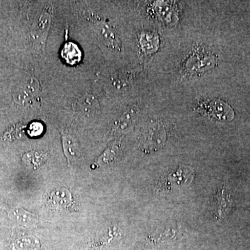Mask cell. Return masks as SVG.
Segmentation results:
<instances>
[{
    "instance_id": "6da1fadb",
    "label": "cell",
    "mask_w": 250,
    "mask_h": 250,
    "mask_svg": "<svg viewBox=\"0 0 250 250\" xmlns=\"http://www.w3.org/2000/svg\"><path fill=\"white\" fill-rule=\"evenodd\" d=\"M193 179V174L190 167L180 166L175 172H170L166 176L162 183H161V189L163 190H172L186 187L191 183Z\"/></svg>"
},
{
    "instance_id": "7a4b0ae2",
    "label": "cell",
    "mask_w": 250,
    "mask_h": 250,
    "mask_svg": "<svg viewBox=\"0 0 250 250\" xmlns=\"http://www.w3.org/2000/svg\"><path fill=\"white\" fill-rule=\"evenodd\" d=\"M231 201L229 195L225 191V188L219 189L216 194L210 200V208L212 214L217 220H221L229 212Z\"/></svg>"
},
{
    "instance_id": "3957f363",
    "label": "cell",
    "mask_w": 250,
    "mask_h": 250,
    "mask_svg": "<svg viewBox=\"0 0 250 250\" xmlns=\"http://www.w3.org/2000/svg\"><path fill=\"white\" fill-rule=\"evenodd\" d=\"M50 23L51 15L47 12L42 13L36 21L32 29V39L38 49H42L45 46Z\"/></svg>"
},
{
    "instance_id": "277c9868",
    "label": "cell",
    "mask_w": 250,
    "mask_h": 250,
    "mask_svg": "<svg viewBox=\"0 0 250 250\" xmlns=\"http://www.w3.org/2000/svg\"><path fill=\"white\" fill-rule=\"evenodd\" d=\"M98 36L99 40L106 48L113 51L121 50V38L113 26L106 23L100 25L98 29Z\"/></svg>"
},
{
    "instance_id": "5b68a950",
    "label": "cell",
    "mask_w": 250,
    "mask_h": 250,
    "mask_svg": "<svg viewBox=\"0 0 250 250\" xmlns=\"http://www.w3.org/2000/svg\"><path fill=\"white\" fill-rule=\"evenodd\" d=\"M40 83L35 79L24 81L14 94V100L18 103H27L40 91Z\"/></svg>"
},
{
    "instance_id": "8992f818",
    "label": "cell",
    "mask_w": 250,
    "mask_h": 250,
    "mask_svg": "<svg viewBox=\"0 0 250 250\" xmlns=\"http://www.w3.org/2000/svg\"><path fill=\"white\" fill-rule=\"evenodd\" d=\"M72 203L70 191L65 188L57 189L49 194L47 204L51 208L57 210H67Z\"/></svg>"
},
{
    "instance_id": "52a82bcc",
    "label": "cell",
    "mask_w": 250,
    "mask_h": 250,
    "mask_svg": "<svg viewBox=\"0 0 250 250\" xmlns=\"http://www.w3.org/2000/svg\"><path fill=\"white\" fill-rule=\"evenodd\" d=\"M62 56L67 63L75 65L80 62L82 54L76 44L68 42L64 45L62 51Z\"/></svg>"
},
{
    "instance_id": "ba28073f",
    "label": "cell",
    "mask_w": 250,
    "mask_h": 250,
    "mask_svg": "<svg viewBox=\"0 0 250 250\" xmlns=\"http://www.w3.org/2000/svg\"><path fill=\"white\" fill-rule=\"evenodd\" d=\"M212 109H213V115L219 119L223 121H229L233 118V110L228 104L223 102L219 101V100L213 102Z\"/></svg>"
},
{
    "instance_id": "9c48e42d",
    "label": "cell",
    "mask_w": 250,
    "mask_h": 250,
    "mask_svg": "<svg viewBox=\"0 0 250 250\" xmlns=\"http://www.w3.org/2000/svg\"><path fill=\"white\" fill-rule=\"evenodd\" d=\"M62 143H63L64 151L68 161L72 160V158H77L80 155V147H79L78 143L70 135H62Z\"/></svg>"
},
{
    "instance_id": "30bf717a",
    "label": "cell",
    "mask_w": 250,
    "mask_h": 250,
    "mask_svg": "<svg viewBox=\"0 0 250 250\" xmlns=\"http://www.w3.org/2000/svg\"><path fill=\"white\" fill-rule=\"evenodd\" d=\"M11 215L16 221L24 226H32L37 222L36 215L22 209H15L11 212Z\"/></svg>"
},
{
    "instance_id": "8fae6325",
    "label": "cell",
    "mask_w": 250,
    "mask_h": 250,
    "mask_svg": "<svg viewBox=\"0 0 250 250\" xmlns=\"http://www.w3.org/2000/svg\"><path fill=\"white\" fill-rule=\"evenodd\" d=\"M77 106L80 111L86 113H92L100 108L98 100L90 95L82 97V98L79 100Z\"/></svg>"
},
{
    "instance_id": "7c38bea8",
    "label": "cell",
    "mask_w": 250,
    "mask_h": 250,
    "mask_svg": "<svg viewBox=\"0 0 250 250\" xmlns=\"http://www.w3.org/2000/svg\"><path fill=\"white\" fill-rule=\"evenodd\" d=\"M16 250H36L39 249V242L32 237L20 238L14 244Z\"/></svg>"
},
{
    "instance_id": "4fadbf2b",
    "label": "cell",
    "mask_w": 250,
    "mask_h": 250,
    "mask_svg": "<svg viewBox=\"0 0 250 250\" xmlns=\"http://www.w3.org/2000/svg\"><path fill=\"white\" fill-rule=\"evenodd\" d=\"M117 149H118V147L115 146L108 148V149L105 151L103 155L101 156V157L99 159V162L103 161L104 163H108L113 160V158L116 156Z\"/></svg>"
},
{
    "instance_id": "5bb4252c",
    "label": "cell",
    "mask_w": 250,
    "mask_h": 250,
    "mask_svg": "<svg viewBox=\"0 0 250 250\" xmlns=\"http://www.w3.org/2000/svg\"><path fill=\"white\" fill-rule=\"evenodd\" d=\"M28 157L30 159L31 161H32L33 164H35L36 166H39L42 161H43L44 154L42 153L39 152H31L28 154Z\"/></svg>"
},
{
    "instance_id": "9a60e30c",
    "label": "cell",
    "mask_w": 250,
    "mask_h": 250,
    "mask_svg": "<svg viewBox=\"0 0 250 250\" xmlns=\"http://www.w3.org/2000/svg\"><path fill=\"white\" fill-rule=\"evenodd\" d=\"M42 130H43L42 125L39 123H34V124L31 125L29 129L31 136H38L42 134Z\"/></svg>"
}]
</instances>
